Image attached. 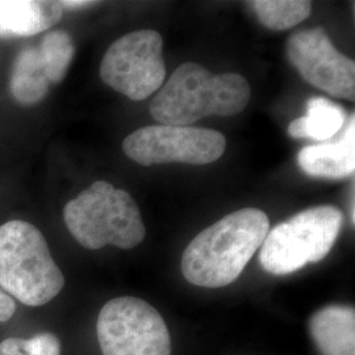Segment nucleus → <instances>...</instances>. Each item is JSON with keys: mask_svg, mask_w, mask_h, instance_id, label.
<instances>
[{"mask_svg": "<svg viewBox=\"0 0 355 355\" xmlns=\"http://www.w3.org/2000/svg\"><path fill=\"white\" fill-rule=\"evenodd\" d=\"M270 229L266 214L258 208H242L204 229L182 257V272L198 287H225L241 275L261 249Z\"/></svg>", "mask_w": 355, "mask_h": 355, "instance_id": "nucleus-1", "label": "nucleus"}, {"mask_svg": "<svg viewBox=\"0 0 355 355\" xmlns=\"http://www.w3.org/2000/svg\"><path fill=\"white\" fill-rule=\"evenodd\" d=\"M250 86L234 73L212 74L195 62L180 64L150 104L162 125L187 127L207 116H234L250 101Z\"/></svg>", "mask_w": 355, "mask_h": 355, "instance_id": "nucleus-2", "label": "nucleus"}, {"mask_svg": "<svg viewBox=\"0 0 355 355\" xmlns=\"http://www.w3.org/2000/svg\"><path fill=\"white\" fill-rule=\"evenodd\" d=\"M0 287L28 306L48 304L64 290L44 234L23 220L0 225Z\"/></svg>", "mask_w": 355, "mask_h": 355, "instance_id": "nucleus-3", "label": "nucleus"}, {"mask_svg": "<svg viewBox=\"0 0 355 355\" xmlns=\"http://www.w3.org/2000/svg\"><path fill=\"white\" fill-rule=\"evenodd\" d=\"M64 220L76 241L89 250L105 245L133 249L146 236L135 199L104 180L92 183L66 204Z\"/></svg>", "mask_w": 355, "mask_h": 355, "instance_id": "nucleus-4", "label": "nucleus"}, {"mask_svg": "<svg viewBox=\"0 0 355 355\" xmlns=\"http://www.w3.org/2000/svg\"><path fill=\"white\" fill-rule=\"evenodd\" d=\"M343 212L331 205L305 209L268 230L259 262L272 275H287L330 253L343 229Z\"/></svg>", "mask_w": 355, "mask_h": 355, "instance_id": "nucleus-5", "label": "nucleus"}, {"mask_svg": "<svg viewBox=\"0 0 355 355\" xmlns=\"http://www.w3.org/2000/svg\"><path fill=\"white\" fill-rule=\"evenodd\" d=\"M96 334L103 355H171L165 320L139 297L107 302L98 316Z\"/></svg>", "mask_w": 355, "mask_h": 355, "instance_id": "nucleus-6", "label": "nucleus"}, {"mask_svg": "<svg viewBox=\"0 0 355 355\" xmlns=\"http://www.w3.org/2000/svg\"><path fill=\"white\" fill-rule=\"evenodd\" d=\"M162 49V37L153 29L135 31L117 38L103 57V82L130 101L148 99L161 89L165 79Z\"/></svg>", "mask_w": 355, "mask_h": 355, "instance_id": "nucleus-7", "label": "nucleus"}, {"mask_svg": "<svg viewBox=\"0 0 355 355\" xmlns=\"http://www.w3.org/2000/svg\"><path fill=\"white\" fill-rule=\"evenodd\" d=\"M227 140L223 133L205 128L150 125L130 133L123 150L142 166L162 164L208 165L221 158Z\"/></svg>", "mask_w": 355, "mask_h": 355, "instance_id": "nucleus-8", "label": "nucleus"}, {"mask_svg": "<svg viewBox=\"0 0 355 355\" xmlns=\"http://www.w3.org/2000/svg\"><path fill=\"white\" fill-rule=\"evenodd\" d=\"M286 53L288 61L309 85L333 98L354 101V61L334 48L322 28L292 35Z\"/></svg>", "mask_w": 355, "mask_h": 355, "instance_id": "nucleus-9", "label": "nucleus"}, {"mask_svg": "<svg viewBox=\"0 0 355 355\" xmlns=\"http://www.w3.org/2000/svg\"><path fill=\"white\" fill-rule=\"evenodd\" d=\"M297 165L306 175L343 179L355 171V117L350 116L341 140L308 145L297 154Z\"/></svg>", "mask_w": 355, "mask_h": 355, "instance_id": "nucleus-10", "label": "nucleus"}, {"mask_svg": "<svg viewBox=\"0 0 355 355\" xmlns=\"http://www.w3.org/2000/svg\"><path fill=\"white\" fill-rule=\"evenodd\" d=\"M308 328L321 355H355L354 306H324L309 318Z\"/></svg>", "mask_w": 355, "mask_h": 355, "instance_id": "nucleus-11", "label": "nucleus"}, {"mask_svg": "<svg viewBox=\"0 0 355 355\" xmlns=\"http://www.w3.org/2000/svg\"><path fill=\"white\" fill-rule=\"evenodd\" d=\"M64 10L60 1L0 0V29L4 38L31 37L58 24Z\"/></svg>", "mask_w": 355, "mask_h": 355, "instance_id": "nucleus-12", "label": "nucleus"}, {"mask_svg": "<svg viewBox=\"0 0 355 355\" xmlns=\"http://www.w3.org/2000/svg\"><path fill=\"white\" fill-rule=\"evenodd\" d=\"M51 89V82L44 73L37 48L26 46L19 51L13 61L10 78V92L21 105L42 102Z\"/></svg>", "mask_w": 355, "mask_h": 355, "instance_id": "nucleus-13", "label": "nucleus"}, {"mask_svg": "<svg viewBox=\"0 0 355 355\" xmlns=\"http://www.w3.org/2000/svg\"><path fill=\"white\" fill-rule=\"evenodd\" d=\"M347 119L345 108L325 98H312L306 102V114L293 120L288 127L292 139L327 141L336 136Z\"/></svg>", "mask_w": 355, "mask_h": 355, "instance_id": "nucleus-14", "label": "nucleus"}, {"mask_svg": "<svg viewBox=\"0 0 355 355\" xmlns=\"http://www.w3.org/2000/svg\"><path fill=\"white\" fill-rule=\"evenodd\" d=\"M37 49L48 80L51 83L62 82L76 55L71 36L62 29L51 31L41 40Z\"/></svg>", "mask_w": 355, "mask_h": 355, "instance_id": "nucleus-15", "label": "nucleus"}, {"mask_svg": "<svg viewBox=\"0 0 355 355\" xmlns=\"http://www.w3.org/2000/svg\"><path fill=\"white\" fill-rule=\"evenodd\" d=\"M249 4L262 26L271 31L290 29L311 15V1L303 0H255Z\"/></svg>", "mask_w": 355, "mask_h": 355, "instance_id": "nucleus-16", "label": "nucleus"}, {"mask_svg": "<svg viewBox=\"0 0 355 355\" xmlns=\"http://www.w3.org/2000/svg\"><path fill=\"white\" fill-rule=\"evenodd\" d=\"M0 355H61V343L53 333H40L32 338L10 337L0 343Z\"/></svg>", "mask_w": 355, "mask_h": 355, "instance_id": "nucleus-17", "label": "nucleus"}, {"mask_svg": "<svg viewBox=\"0 0 355 355\" xmlns=\"http://www.w3.org/2000/svg\"><path fill=\"white\" fill-rule=\"evenodd\" d=\"M16 312V303L12 297L0 290V324L13 318Z\"/></svg>", "mask_w": 355, "mask_h": 355, "instance_id": "nucleus-18", "label": "nucleus"}, {"mask_svg": "<svg viewBox=\"0 0 355 355\" xmlns=\"http://www.w3.org/2000/svg\"><path fill=\"white\" fill-rule=\"evenodd\" d=\"M62 10H85L89 8L92 6H96V1H86V0H64V1H60Z\"/></svg>", "mask_w": 355, "mask_h": 355, "instance_id": "nucleus-19", "label": "nucleus"}, {"mask_svg": "<svg viewBox=\"0 0 355 355\" xmlns=\"http://www.w3.org/2000/svg\"><path fill=\"white\" fill-rule=\"evenodd\" d=\"M0 38H4V35H3V32H1V29H0Z\"/></svg>", "mask_w": 355, "mask_h": 355, "instance_id": "nucleus-20", "label": "nucleus"}]
</instances>
